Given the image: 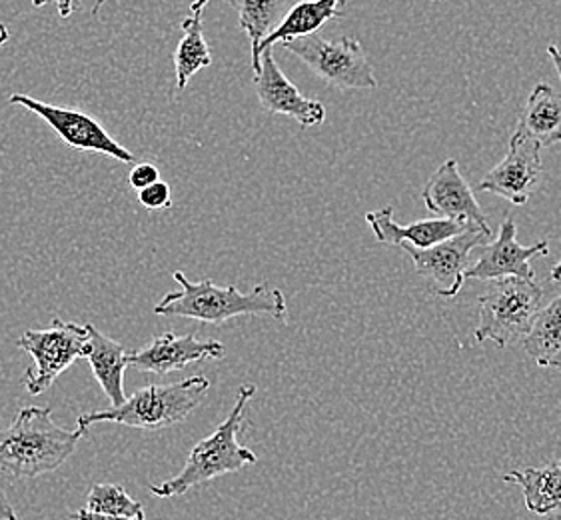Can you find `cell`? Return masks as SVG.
Wrapping results in <instances>:
<instances>
[{
    "label": "cell",
    "instance_id": "cell-32",
    "mask_svg": "<svg viewBox=\"0 0 561 520\" xmlns=\"http://www.w3.org/2000/svg\"><path fill=\"white\" fill-rule=\"evenodd\" d=\"M551 281H561V260L553 267V271H551Z\"/></svg>",
    "mask_w": 561,
    "mask_h": 520
},
{
    "label": "cell",
    "instance_id": "cell-16",
    "mask_svg": "<svg viewBox=\"0 0 561 520\" xmlns=\"http://www.w3.org/2000/svg\"><path fill=\"white\" fill-rule=\"evenodd\" d=\"M89 328V344H87V361L94 378L99 381L104 395L113 403V407L123 405L126 400L124 395V373L130 366V352L124 349L121 342L106 337L99 328L87 325Z\"/></svg>",
    "mask_w": 561,
    "mask_h": 520
},
{
    "label": "cell",
    "instance_id": "cell-26",
    "mask_svg": "<svg viewBox=\"0 0 561 520\" xmlns=\"http://www.w3.org/2000/svg\"><path fill=\"white\" fill-rule=\"evenodd\" d=\"M48 2H55V4H57L60 19H68L72 12L79 11L80 4H82V0H33V7L41 9V7H45ZM104 2H106V0H99V2L94 4V9H92V14H94V16L99 14Z\"/></svg>",
    "mask_w": 561,
    "mask_h": 520
},
{
    "label": "cell",
    "instance_id": "cell-14",
    "mask_svg": "<svg viewBox=\"0 0 561 520\" xmlns=\"http://www.w3.org/2000/svg\"><path fill=\"white\" fill-rule=\"evenodd\" d=\"M422 199L432 215L472 223L476 227L492 233L488 216L483 215L482 206L478 203L470 184L461 177L458 160H446L430 177L422 191Z\"/></svg>",
    "mask_w": 561,
    "mask_h": 520
},
{
    "label": "cell",
    "instance_id": "cell-23",
    "mask_svg": "<svg viewBox=\"0 0 561 520\" xmlns=\"http://www.w3.org/2000/svg\"><path fill=\"white\" fill-rule=\"evenodd\" d=\"M87 510L106 517H130L145 519V505L130 497L123 487L101 483L90 488L87 497Z\"/></svg>",
    "mask_w": 561,
    "mask_h": 520
},
{
    "label": "cell",
    "instance_id": "cell-22",
    "mask_svg": "<svg viewBox=\"0 0 561 520\" xmlns=\"http://www.w3.org/2000/svg\"><path fill=\"white\" fill-rule=\"evenodd\" d=\"M182 38L174 50L176 67V91H184L188 80L203 68L213 65L210 48L206 45L203 34V16L191 14L182 23Z\"/></svg>",
    "mask_w": 561,
    "mask_h": 520
},
{
    "label": "cell",
    "instance_id": "cell-3",
    "mask_svg": "<svg viewBox=\"0 0 561 520\" xmlns=\"http://www.w3.org/2000/svg\"><path fill=\"white\" fill-rule=\"evenodd\" d=\"M256 395V386L242 385L238 388L237 403L218 429L192 449L179 475L164 481L162 485H150V493L158 498L184 497L188 490L218 476L238 473L244 466L259 463V454L238 442L247 417L248 403Z\"/></svg>",
    "mask_w": 561,
    "mask_h": 520
},
{
    "label": "cell",
    "instance_id": "cell-17",
    "mask_svg": "<svg viewBox=\"0 0 561 520\" xmlns=\"http://www.w3.org/2000/svg\"><path fill=\"white\" fill-rule=\"evenodd\" d=\"M504 483L522 488L526 509L543 519L561 520V459L539 468L512 471Z\"/></svg>",
    "mask_w": 561,
    "mask_h": 520
},
{
    "label": "cell",
    "instance_id": "cell-13",
    "mask_svg": "<svg viewBox=\"0 0 561 520\" xmlns=\"http://www.w3.org/2000/svg\"><path fill=\"white\" fill-rule=\"evenodd\" d=\"M254 89L262 109H266L268 113L290 116L302 128H312L324 123V104L314 99H306L302 92L294 87L293 80L276 65V58L270 48L262 55L259 75H254Z\"/></svg>",
    "mask_w": 561,
    "mask_h": 520
},
{
    "label": "cell",
    "instance_id": "cell-1",
    "mask_svg": "<svg viewBox=\"0 0 561 520\" xmlns=\"http://www.w3.org/2000/svg\"><path fill=\"white\" fill-rule=\"evenodd\" d=\"M82 437V430L58 427L50 408H23L11 427L0 430V478L28 481L57 471Z\"/></svg>",
    "mask_w": 561,
    "mask_h": 520
},
{
    "label": "cell",
    "instance_id": "cell-5",
    "mask_svg": "<svg viewBox=\"0 0 561 520\" xmlns=\"http://www.w3.org/2000/svg\"><path fill=\"white\" fill-rule=\"evenodd\" d=\"M543 301V289L536 281L500 279L478 296L480 323L473 330L476 342L492 340L505 349L519 339H526L534 327Z\"/></svg>",
    "mask_w": 561,
    "mask_h": 520
},
{
    "label": "cell",
    "instance_id": "cell-12",
    "mask_svg": "<svg viewBox=\"0 0 561 520\" xmlns=\"http://www.w3.org/2000/svg\"><path fill=\"white\" fill-rule=\"evenodd\" d=\"M226 357V347L218 340L196 339L194 335L164 332L140 349L130 352V366L140 373L164 374L184 371L192 362L220 361Z\"/></svg>",
    "mask_w": 561,
    "mask_h": 520
},
{
    "label": "cell",
    "instance_id": "cell-28",
    "mask_svg": "<svg viewBox=\"0 0 561 520\" xmlns=\"http://www.w3.org/2000/svg\"><path fill=\"white\" fill-rule=\"evenodd\" d=\"M72 519L75 520H147L145 519H130V517H106V515H96V512H90V510L82 509L77 510L75 515H72Z\"/></svg>",
    "mask_w": 561,
    "mask_h": 520
},
{
    "label": "cell",
    "instance_id": "cell-18",
    "mask_svg": "<svg viewBox=\"0 0 561 520\" xmlns=\"http://www.w3.org/2000/svg\"><path fill=\"white\" fill-rule=\"evenodd\" d=\"M517 133L528 136L541 147L561 143V94L550 84L539 82L529 94L517 118Z\"/></svg>",
    "mask_w": 561,
    "mask_h": 520
},
{
    "label": "cell",
    "instance_id": "cell-31",
    "mask_svg": "<svg viewBox=\"0 0 561 520\" xmlns=\"http://www.w3.org/2000/svg\"><path fill=\"white\" fill-rule=\"evenodd\" d=\"M7 43H9V29L0 23V46H4Z\"/></svg>",
    "mask_w": 561,
    "mask_h": 520
},
{
    "label": "cell",
    "instance_id": "cell-8",
    "mask_svg": "<svg viewBox=\"0 0 561 520\" xmlns=\"http://www.w3.org/2000/svg\"><path fill=\"white\" fill-rule=\"evenodd\" d=\"M492 233L480 227L468 228L458 237L448 238L427 249H415L412 245H400V249L414 262L415 272L434 284L436 294L451 298L463 289V272L473 249L485 247Z\"/></svg>",
    "mask_w": 561,
    "mask_h": 520
},
{
    "label": "cell",
    "instance_id": "cell-10",
    "mask_svg": "<svg viewBox=\"0 0 561 520\" xmlns=\"http://www.w3.org/2000/svg\"><path fill=\"white\" fill-rule=\"evenodd\" d=\"M541 177V145L516 131L510 138L505 159L483 177L478 191L497 194L516 206H524L538 189Z\"/></svg>",
    "mask_w": 561,
    "mask_h": 520
},
{
    "label": "cell",
    "instance_id": "cell-29",
    "mask_svg": "<svg viewBox=\"0 0 561 520\" xmlns=\"http://www.w3.org/2000/svg\"><path fill=\"white\" fill-rule=\"evenodd\" d=\"M548 55H550L551 60H553V65H556V70H558V77L561 80V48L560 46L550 45L548 46Z\"/></svg>",
    "mask_w": 561,
    "mask_h": 520
},
{
    "label": "cell",
    "instance_id": "cell-27",
    "mask_svg": "<svg viewBox=\"0 0 561 520\" xmlns=\"http://www.w3.org/2000/svg\"><path fill=\"white\" fill-rule=\"evenodd\" d=\"M0 520H19L16 510L12 507L11 500L2 487H0Z\"/></svg>",
    "mask_w": 561,
    "mask_h": 520
},
{
    "label": "cell",
    "instance_id": "cell-15",
    "mask_svg": "<svg viewBox=\"0 0 561 520\" xmlns=\"http://www.w3.org/2000/svg\"><path fill=\"white\" fill-rule=\"evenodd\" d=\"M366 223L370 225L371 233L378 238V242L383 245H412L415 249H427L438 242H444L451 237H458L466 233L468 228L476 227L472 223L463 221H451V218H427V221H417L412 225H398L393 221L392 206H383L380 211H371L366 215Z\"/></svg>",
    "mask_w": 561,
    "mask_h": 520
},
{
    "label": "cell",
    "instance_id": "cell-25",
    "mask_svg": "<svg viewBox=\"0 0 561 520\" xmlns=\"http://www.w3.org/2000/svg\"><path fill=\"white\" fill-rule=\"evenodd\" d=\"M160 181V172L152 162H136L135 169L128 174V182L135 191H145L150 184Z\"/></svg>",
    "mask_w": 561,
    "mask_h": 520
},
{
    "label": "cell",
    "instance_id": "cell-21",
    "mask_svg": "<svg viewBox=\"0 0 561 520\" xmlns=\"http://www.w3.org/2000/svg\"><path fill=\"white\" fill-rule=\"evenodd\" d=\"M524 349L541 369H561V294L539 310Z\"/></svg>",
    "mask_w": 561,
    "mask_h": 520
},
{
    "label": "cell",
    "instance_id": "cell-30",
    "mask_svg": "<svg viewBox=\"0 0 561 520\" xmlns=\"http://www.w3.org/2000/svg\"><path fill=\"white\" fill-rule=\"evenodd\" d=\"M208 2H210V0H192L191 14H196V16H203L204 7H206Z\"/></svg>",
    "mask_w": 561,
    "mask_h": 520
},
{
    "label": "cell",
    "instance_id": "cell-9",
    "mask_svg": "<svg viewBox=\"0 0 561 520\" xmlns=\"http://www.w3.org/2000/svg\"><path fill=\"white\" fill-rule=\"evenodd\" d=\"M9 104H19V106L28 109L36 116H41L46 125L60 136V140L70 148L87 150V152H101L111 159L121 160L124 165H135L138 160L128 148L116 143L113 136L104 131L101 123H96L92 116L82 111L36 101L28 94H11Z\"/></svg>",
    "mask_w": 561,
    "mask_h": 520
},
{
    "label": "cell",
    "instance_id": "cell-7",
    "mask_svg": "<svg viewBox=\"0 0 561 520\" xmlns=\"http://www.w3.org/2000/svg\"><path fill=\"white\" fill-rule=\"evenodd\" d=\"M282 45L294 57L300 58L318 79L337 91H364L378 87L364 48L352 36H342L336 43H330L316 33Z\"/></svg>",
    "mask_w": 561,
    "mask_h": 520
},
{
    "label": "cell",
    "instance_id": "cell-19",
    "mask_svg": "<svg viewBox=\"0 0 561 520\" xmlns=\"http://www.w3.org/2000/svg\"><path fill=\"white\" fill-rule=\"evenodd\" d=\"M344 2L346 0H302L294 4L293 9L286 12L284 21L274 29V33H270L268 38L262 43L260 53L264 55L276 43H286L318 33L325 23L342 16Z\"/></svg>",
    "mask_w": 561,
    "mask_h": 520
},
{
    "label": "cell",
    "instance_id": "cell-20",
    "mask_svg": "<svg viewBox=\"0 0 561 520\" xmlns=\"http://www.w3.org/2000/svg\"><path fill=\"white\" fill-rule=\"evenodd\" d=\"M238 12V23L244 29L252 45V68L259 75L262 68L260 46L268 38L270 33L284 21L290 11V0H228Z\"/></svg>",
    "mask_w": 561,
    "mask_h": 520
},
{
    "label": "cell",
    "instance_id": "cell-11",
    "mask_svg": "<svg viewBox=\"0 0 561 520\" xmlns=\"http://www.w3.org/2000/svg\"><path fill=\"white\" fill-rule=\"evenodd\" d=\"M550 252V240H538L531 247H522L517 242L516 223L512 216H507L500 235L495 240H490L483 247L482 257L470 264L463 279L466 281H500V279H526L534 281L536 272L531 269V259L536 257H548Z\"/></svg>",
    "mask_w": 561,
    "mask_h": 520
},
{
    "label": "cell",
    "instance_id": "cell-2",
    "mask_svg": "<svg viewBox=\"0 0 561 520\" xmlns=\"http://www.w3.org/2000/svg\"><path fill=\"white\" fill-rule=\"evenodd\" d=\"M172 279L179 283V289L154 306V313L160 317L192 318L208 325H222L232 318L256 315H268L280 323L288 318L286 296L280 289L268 283L242 293L238 286H218L210 279L192 283L180 271L172 272Z\"/></svg>",
    "mask_w": 561,
    "mask_h": 520
},
{
    "label": "cell",
    "instance_id": "cell-24",
    "mask_svg": "<svg viewBox=\"0 0 561 520\" xmlns=\"http://www.w3.org/2000/svg\"><path fill=\"white\" fill-rule=\"evenodd\" d=\"M138 203L142 204L148 213L167 211L172 204V193H170L169 184L164 181H158L147 186L145 191H138Z\"/></svg>",
    "mask_w": 561,
    "mask_h": 520
},
{
    "label": "cell",
    "instance_id": "cell-6",
    "mask_svg": "<svg viewBox=\"0 0 561 520\" xmlns=\"http://www.w3.org/2000/svg\"><path fill=\"white\" fill-rule=\"evenodd\" d=\"M89 328L77 323L55 318L50 328L26 330L16 347L26 352L34 361L23 376V385L28 395L38 396L55 385L60 374L68 371L75 362L87 357Z\"/></svg>",
    "mask_w": 561,
    "mask_h": 520
},
{
    "label": "cell",
    "instance_id": "cell-4",
    "mask_svg": "<svg viewBox=\"0 0 561 520\" xmlns=\"http://www.w3.org/2000/svg\"><path fill=\"white\" fill-rule=\"evenodd\" d=\"M208 391L210 381L206 376H191L172 385L145 386L118 407L79 415L77 429L87 432L99 422H116L140 430L170 429L188 419Z\"/></svg>",
    "mask_w": 561,
    "mask_h": 520
}]
</instances>
